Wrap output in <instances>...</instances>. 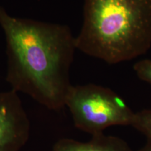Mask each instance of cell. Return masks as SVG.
Instances as JSON below:
<instances>
[{
	"label": "cell",
	"instance_id": "cell-1",
	"mask_svg": "<svg viewBox=\"0 0 151 151\" xmlns=\"http://www.w3.org/2000/svg\"><path fill=\"white\" fill-rule=\"evenodd\" d=\"M4 33L6 81L50 110L65 106L72 85L69 70L76 46L67 25L14 17L0 6Z\"/></svg>",
	"mask_w": 151,
	"mask_h": 151
},
{
	"label": "cell",
	"instance_id": "cell-2",
	"mask_svg": "<svg viewBox=\"0 0 151 151\" xmlns=\"http://www.w3.org/2000/svg\"><path fill=\"white\" fill-rule=\"evenodd\" d=\"M76 46L109 65L145 55L151 48V0H85Z\"/></svg>",
	"mask_w": 151,
	"mask_h": 151
},
{
	"label": "cell",
	"instance_id": "cell-3",
	"mask_svg": "<svg viewBox=\"0 0 151 151\" xmlns=\"http://www.w3.org/2000/svg\"><path fill=\"white\" fill-rule=\"evenodd\" d=\"M65 106L75 127L92 137L104 134L112 126H132L135 115L112 90L92 83L71 86Z\"/></svg>",
	"mask_w": 151,
	"mask_h": 151
},
{
	"label": "cell",
	"instance_id": "cell-4",
	"mask_svg": "<svg viewBox=\"0 0 151 151\" xmlns=\"http://www.w3.org/2000/svg\"><path fill=\"white\" fill-rule=\"evenodd\" d=\"M29 133V118L18 92H0V151H19Z\"/></svg>",
	"mask_w": 151,
	"mask_h": 151
},
{
	"label": "cell",
	"instance_id": "cell-5",
	"mask_svg": "<svg viewBox=\"0 0 151 151\" xmlns=\"http://www.w3.org/2000/svg\"><path fill=\"white\" fill-rule=\"evenodd\" d=\"M52 151H132L123 139L104 134L92 137L88 142L61 139L55 143Z\"/></svg>",
	"mask_w": 151,
	"mask_h": 151
},
{
	"label": "cell",
	"instance_id": "cell-6",
	"mask_svg": "<svg viewBox=\"0 0 151 151\" xmlns=\"http://www.w3.org/2000/svg\"><path fill=\"white\" fill-rule=\"evenodd\" d=\"M132 126L151 141V110L144 109L135 113Z\"/></svg>",
	"mask_w": 151,
	"mask_h": 151
},
{
	"label": "cell",
	"instance_id": "cell-7",
	"mask_svg": "<svg viewBox=\"0 0 151 151\" xmlns=\"http://www.w3.org/2000/svg\"><path fill=\"white\" fill-rule=\"evenodd\" d=\"M134 71L138 78L151 86V60H142L136 62Z\"/></svg>",
	"mask_w": 151,
	"mask_h": 151
},
{
	"label": "cell",
	"instance_id": "cell-8",
	"mask_svg": "<svg viewBox=\"0 0 151 151\" xmlns=\"http://www.w3.org/2000/svg\"><path fill=\"white\" fill-rule=\"evenodd\" d=\"M138 151H151V141H147L146 144Z\"/></svg>",
	"mask_w": 151,
	"mask_h": 151
}]
</instances>
